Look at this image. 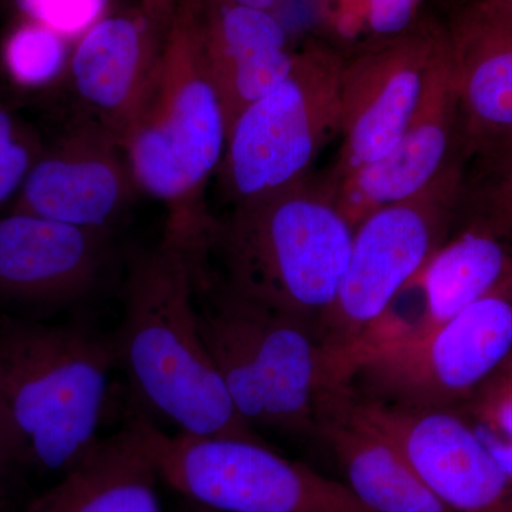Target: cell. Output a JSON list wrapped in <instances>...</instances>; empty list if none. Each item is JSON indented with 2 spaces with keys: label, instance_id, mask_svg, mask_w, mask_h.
Wrapping results in <instances>:
<instances>
[{
  "label": "cell",
  "instance_id": "1",
  "mask_svg": "<svg viewBox=\"0 0 512 512\" xmlns=\"http://www.w3.org/2000/svg\"><path fill=\"white\" fill-rule=\"evenodd\" d=\"M204 266L167 237L133 258L113 342L117 365L138 399L178 433L266 441L235 410L202 338L194 299Z\"/></svg>",
  "mask_w": 512,
  "mask_h": 512
},
{
  "label": "cell",
  "instance_id": "2",
  "mask_svg": "<svg viewBox=\"0 0 512 512\" xmlns=\"http://www.w3.org/2000/svg\"><path fill=\"white\" fill-rule=\"evenodd\" d=\"M202 0H180L156 82L121 141L138 192L167 210L164 237L210 254L218 220L205 204L228 128L201 43Z\"/></svg>",
  "mask_w": 512,
  "mask_h": 512
},
{
  "label": "cell",
  "instance_id": "3",
  "mask_svg": "<svg viewBox=\"0 0 512 512\" xmlns=\"http://www.w3.org/2000/svg\"><path fill=\"white\" fill-rule=\"evenodd\" d=\"M355 227L325 177L238 202L218 220L211 252L241 298L318 325L338 295Z\"/></svg>",
  "mask_w": 512,
  "mask_h": 512
},
{
  "label": "cell",
  "instance_id": "4",
  "mask_svg": "<svg viewBox=\"0 0 512 512\" xmlns=\"http://www.w3.org/2000/svg\"><path fill=\"white\" fill-rule=\"evenodd\" d=\"M113 342L79 326L0 320V406L19 461L69 473L101 440Z\"/></svg>",
  "mask_w": 512,
  "mask_h": 512
},
{
  "label": "cell",
  "instance_id": "5",
  "mask_svg": "<svg viewBox=\"0 0 512 512\" xmlns=\"http://www.w3.org/2000/svg\"><path fill=\"white\" fill-rule=\"evenodd\" d=\"M205 345L241 419L256 431L320 446L318 394L326 353L316 326L241 298L211 274L198 282Z\"/></svg>",
  "mask_w": 512,
  "mask_h": 512
},
{
  "label": "cell",
  "instance_id": "6",
  "mask_svg": "<svg viewBox=\"0 0 512 512\" xmlns=\"http://www.w3.org/2000/svg\"><path fill=\"white\" fill-rule=\"evenodd\" d=\"M510 285L417 338L326 363L325 379L372 406L460 409L511 359Z\"/></svg>",
  "mask_w": 512,
  "mask_h": 512
},
{
  "label": "cell",
  "instance_id": "7",
  "mask_svg": "<svg viewBox=\"0 0 512 512\" xmlns=\"http://www.w3.org/2000/svg\"><path fill=\"white\" fill-rule=\"evenodd\" d=\"M343 62L309 33L284 82L238 117L215 175L232 205L312 174L322 151L340 137Z\"/></svg>",
  "mask_w": 512,
  "mask_h": 512
},
{
  "label": "cell",
  "instance_id": "8",
  "mask_svg": "<svg viewBox=\"0 0 512 512\" xmlns=\"http://www.w3.org/2000/svg\"><path fill=\"white\" fill-rule=\"evenodd\" d=\"M464 185L458 163L417 194L357 224L338 295L316 325L326 356L355 348L443 247L456 227Z\"/></svg>",
  "mask_w": 512,
  "mask_h": 512
},
{
  "label": "cell",
  "instance_id": "9",
  "mask_svg": "<svg viewBox=\"0 0 512 512\" xmlns=\"http://www.w3.org/2000/svg\"><path fill=\"white\" fill-rule=\"evenodd\" d=\"M158 471L188 503L212 512H375L345 483L289 460L268 441L154 427Z\"/></svg>",
  "mask_w": 512,
  "mask_h": 512
},
{
  "label": "cell",
  "instance_id": "10",
  "mask_svg": "<svg viewBox=\"0 0 512 512\" xmlns=\"http://www.w3.org/2000/svg\"><path fill=\"white\" fill-rule=\"evenodd\" d=\"M446 42L439 10L406 35L345 59L340 76V144L328 183L386 156L416 116Z\"/></svg>",
  "mask_w": 512,
  "mask_h": 512
},
{
  "label": "cell",
  "instance_id": "11",
  "mask_svg": "<svg viewBox=\"0 0 512 512\" xmlns=\"http://www.w3.org/2000/svg\"><path fill=\"white\" fill-rule=\"evenodd\" d=\"M466 183L512 165V18L478 0H439Z\"/></svg>",
  "mask_w": 512,
  "mask_h": 512
},
{
  "label": "cell",
  "instance_id": "12",
  "mask_svg": "<svg viewBox=\"0 0 512 512\" xmlns=\"http://www.w3.org/2000/svg\"><path fill=\"white\" fill-rule=\"evenodd\" d=\"M136 192L120 141L84 117L43 147L10 211L113 232Z\"/></svg>",
  "mask_w": 512,
  "mask_h": 512
},
{
  "label": "cell",
  "instance_id": "13",
  "mask_svg": "<svg viewBox=\"0 0 512 512\" xmlns=\"http://www.w3.org/2000/svg\"><path fill=\"white\" fill-rule=\"evenodd\" d=\"M458 163L457 99L446 33L419 110L392 150L336 183H326L356 228L373 211L412 197Z\"/></svg>",
  "mask_w": 512,
  "mask_h": 512
},
{
  "label": "cell",
  "instance_id": "14",
  "mask_svg": "<svg viewBox=\"0 0 512 512\" xmlns=\"http://www.w3.org/2000/svg\"><path fill=\"white\" fill-rule=\"evenodd\" d=\"M355 403L367 419L396 441L424 483L451 511L512 512V477L460 414L453 410L407 412Z\"/></svg>",
  "mask_w": 512,
  "mask_h": 512
},
{
  "label": "cell",
  "instance_id": "15",
  "mask_svg": "<svg viewBox=\"0 0 512 512\" xmlns=\"http://www.w3.org/2000/svg\"><path fill=\"white\" fill-rule=\"evenodd\" d=\"M165 36L140 6L107 13L73 45L67 79L87 119L124 140L156 82Z\"/></svg>",
  "mask_w": 512,
  "mask_h": 512
},
{
  "label": "cell",
  "instance_id": "16",
  "mask_svg": "<svg viewBox=\"0 0 512 512\" xmlns=\"http://www.w3.org/2000/svg\"><path fill=\"white\" fill-rule=\"evenodd\" d=\"M111 232L9 211L0 218V296L66 305L99 286L111 259Z\"/></svg>",
  "mask_w": 512,
  "mask_h": 512
},
{
  "label": "cell",
  "instance_id": "17",
  "mask_svg": "<svg viewBox=\"0 0 512 512\" xmlns=\"http://www.w3.org/2000/svg\"><path fill=\"white\" fill-rule=\"evenodd\" d=\"M320 447L335 458L345 484L375 512H453L441 503L396 441L360 412L350 394L323 380L318 394Z\"/></svg>",
  "mask_w": 512,
  "mask_h": 512
},
{
  "label": "cell",
  "instance_id": "18",
  "mask_svg": "<svg viewBox=\"0 0 512 512\" xmlns=\"http://www.w3.org/2000/svg\"><path fill=\"white\" fill-rule=\"evenodd\" d=\"M201 43L228 133L249 106L284 82L298 52L278 13L229 0H202Z\"/></svg>",
  "mask_w": 512,
  "mask_h": 512
},
{
  "label": "cell",
  "instance_id": "19",
  "mask_svg": "<svg viewBox=\"0 0 512 512\" xmlns=\"http://www.w3.org/2000/svg\"><path fill=\"white\" fill-rule=\"evenodd\" d=\"M154 426L128 423L22 512H163Z\"/></svg>",
  "mask_w": 512,
  "mask_h": 512
},
{
  "label": "cell",
  "instance_id": "20",
  "mask_svg": "<svg viewBox=\"0 0 512 512\" xmlns=\"http://www.w3.org/2000/svg\"><path fill=\"white\" fill-rule=\"evenodd\" d=\"M416 282L423 292L426 313L413 338L510 285L512 247L488 229L456 224L453 234L430 259Z\"/></svg>",
  "mask_w": 512,
  "mask_h": 512
},
{
  "label": "cell",
  "instance_id": "21",
  "mask_svg": "<svg viewBox=\"0 0 512 512\" xmlns=\"http://www.w3.org/2000/svg\"><path fill=\"white\" fill-rule=\"evenodd\" d=\"M439 0H311L312 35L349 59L406 35Z\"/></svg>",
  "mask_w": 512,
  "mask_h": 512
},
{
  "label": "cell",
  "instance_id": "22",
  "mask_svg": "<svg viewBox=\"0 0 512 512\" xmlns=\"http://www.w3.org/2000/svg\"><path fill=\"white\" fill-rule=\"evenodd\" d=\"M73 45L40 23L15 18L0 40V70L22 92H45L66 79Z\"/></svg>",
  "mask_w": 512,
  "mask_h": 512
},
{
  "label": "cell",
  "instance_id": "23",
  "mask_svg": "<svg viewBox=\"0 0 512 512\" xmlns=\"http://www.w3.org/2000/svg\"><path fill=\"white\" fill-rule=\"evenodd\" d=\"M456 224L488 229L512 247V165L493 177L464 185Z\"/></svg>",
  "mask_w": 512,
  "mask_h": 512
},
{
  "label": "cell",
  "instance_id": "24",
  "mask_svg": "<svg viewBox=\"0 0 512 512\" xmlns=\"http://www.w3.org/2000/svg\"><path fill=\"white\" fill-rule=\"evenodd\" d=\"M15 18L32 20L76 43L109 13L111 0H8Z\"/></svg>",
  "mask_w": 512,
  "mask_h": 512
},
{
  "label": "cell",
  "instance_id": "25",
  "mask_svg": "<svg viewBox=\"0 0 512 512\" xmlns=\"http://www.w3.org/2000/svg\"><path fill=\"white\" fill-rule=\"evenodd\" d=\"M43 147L35 131L25 127L9 146L0 150V208L16 200Z\"/></svg>",
  "mask_w": 512,
  "mask_h": 512
},
{
  "label": "cell",
  "instance_id": "26",
  "mask_svg": "<svg viewBox=\"0 0 512 512\" xmlns=\"http://www.w3.org/2000/svg\"><path fill=\"white\" fill-rule=\"evenodd\" d=\"M180 0H140L138 6L158 30L167 35Z\"/></svg>",
  "mask_w": 512,
  "mask_h": 512
},
{
  "label": "cell",
  "instance_id": "27",
  "mask_svg": "<svg viewBox=\"0 0 512 512\" xmlns=\"http://www.w3.org/2000/svg\"><path fill=\"white\" fill-rule=\"evenodd\" d=\"M15 463H18L15 441H13L8 421H6L5 413L0 406V488L3 490H5V481L10 467Z\"/></svg>",
  "mask_w": 512,
  "mask_h": 512
},
{
  "label": "cell",
  "instance_id": "28",
  "mask_svg": "<svg viewBox=\"0 0 512 512\" xmlns=\"http://www.w3.org/2000/svg\"><path fill=\"white\" fill-rule=\"evenodd\" d=\"M25 127L8 106L0 103V150L9 146Z\"/></svg>",
  "mask_w": 512,
  "mask_h": 512
},
{
  "label": "cell",
  "instance_id": "29",
  "mask_svg": "<svg viewBox=\"0 0 512 512\" xmlns=\"http://www.w3.org/2000/svg\"><path fill=\"white\" fill-rule=\"evenodd\" d=\"M229 2L239 3V5L251 6V8L271 10L278 12V9L286 0H229Z\"/></svg>",
  "mask_w": 512,
  "mask_h": 512
},
{
  "label": "cell",
  "instance_id": "30",
  "mask_svg": "<svg viewBox=\"0 0 512 512\" xmlns=\"http://www.w3.org/2000/svg\"><path fill=\"white\" fill-rule=\"evenodd\" d=\"M478 2L484 3V5L490 6V8L505 13V15L512 18V0H478Z\"/></svg>",
  "mask_w": 512,
  "mask_h": 512
},
{
  "label": "cell",
  "instance_id": "31",
  "mask_svg": "<svg viewBox=\"0 0 512 512\" xmlns=\"http://www.w3.org/2000/svg\"><path fill=\"white\" fill-rule=\"evenodd\" d=\"M3 510H5V490L0 488V512H3Z\"/></svg>",
  "mask_w": 512,
  "mask_h": 512
},
{
  "label": "cell",
  "instance_id": "32",
  "mask_svg": "<svg viewBox=\"0 0 512 512\" xmlns=\"http://www.w3.org/2000/svg\"><path fill=\"white\" fill-rule=\"evenodd\" d=\"M185 512H204V511H202L200 507H197V505L190 504V508H188V510Z\"/></svg>",
  "mask_w": 512,
  "mask_h": 512
},
{
  "label": "cell",
  "instance_id": "33",
  "mask_svg": "<svg viewBox=\"0 0 512 512\" xmlns=\"http://www.w3.org/2000/svg\"><path fill=\"white\" fill-rule=\"evenodd\" d=\"M201 510L204 511V512H212V511L204 510V508H201Z\"/></svg>",
  "mask_w": 512,
  "mask_h": 512
},
{
  "label": "cell",
  "instance_id": "34",
  "mask_svg": "<svg viewBox=\"0 0 512 512\" xmlns=\"http://www.w3.org/2000/svg\"><path fill=\"white\" fill-rule=\"evenodd\" d=\"M510 291H511V295H512V282H511V285H510Z\"/></svg>",
  "mask_w": 512,
  "mask_h": 512
}]
</instances>
